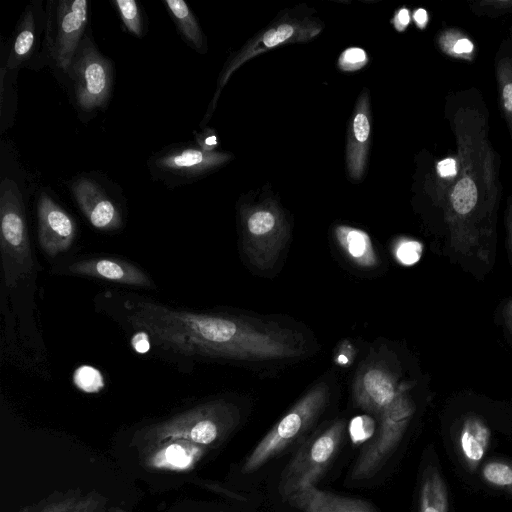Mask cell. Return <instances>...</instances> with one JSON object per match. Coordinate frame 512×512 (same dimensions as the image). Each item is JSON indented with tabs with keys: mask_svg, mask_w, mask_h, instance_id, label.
I'll use <instances>...</instances> for the list:
<instances>
[{
	"mask_svg": "<svg viewBox=\"0 0 512 512\" xmlns=\"http://www.w3.org/2000/svg\"><path fill=\"white\" fill-rule=\"evenodd\" d=\"M40 12V8L31 4L20 17L7 58L9 69L24 66L32 58L41 33Z\"/></svg>",
	"mask_w": 512,
	"mask_h": 512,
	"instance_id": "ac0fdd59",
	"label": "cell"
},
{
	"mask_svg": "<svg viewBox=\"0 0 512 512\" xmlns=\"http://www.w3.org/2000/svg\"><path fill=\"white\" fill-rule=\"evenodd\" d=\"M509 238H510V244L512 246V224L510 226V236H509Z\"/></svg>",
	"mask_w": 512,
	"mask_h": 512,
	"instance_id": "d590c367",
	"label": "cell"
},
{
	"mask_svg": "<svg viewBox=\"0 0 512 512\" xmlns=\"http://www.w3.org/2000/svg\"><path fill=\"white\" fill-rule=\"evenodd\" d=\"M504 318H505L507 327L509 328V330L512 333V301H510L504 309Z\"/></svg>",
	"mask_w": 512,
	"mask_h": 512,
	"instance_id": "e575fe53",
	"label": "cell"
},
{
	"mask_svg": "<svg viewBox=\"0 0 512 512\" xmlns=\"http://www.w3.org/2000/svg\"><path fill=\"white\" fill-rule=\"evenodd\" d=\"M1 258L7 287L30 274L33 255L27 232L22 195L16 183L8 178L0 185Z\"/></svg>",
	"mask_w": 512,
	"mask_h": 512,
	"instance_id": "277c9868",
	"label": "cell"
},
{
	"mask_svg": "<svg viewBox=\"0 0 512 512\" xmlns=\"http://www.w3.org/2000/svg\"><path fill=\"white\" fill-rule=\"evenodd\" d=\"M165 4L184 39L198 52H204L201 28L187 3L183 0H165Z\"/></svg>",
	"mask_w": 512,
	"mask_h": 512,
	"instance_id": "603a6c76",
	"label": "cell"
},
{
	"mask_svg": "<svg viewBox=\"0 0 512 512\" xmlns=\"http://www.w3.org/2000/svg\"><path fill=\"white\" fill-rule=\"evenodd\" d=\"M502 95L505 108L512 112V83L504 86Z\"/></svg>",
	"mask_w": 512,
	"mask_h": 512,
	"instance_id": "1f68e13d",
	"label": "cell"
},
{
	"mask_svg": "<svg viewBox=\"0 0 512 512\" xmlns=\"http://www.w3.org/2000/svg\"><path fill=\"white\" fill-rule=\"evenodd\" d=\"M73 196L90 224L102 231L120 228L121 214L115 204L93 181L82 178L72 185Z\"/></svg>",
	"mask_w": 512,
	"mask_h": 512,
	"instance_id": "5bb4252c",
	"label": "cell"
},
{
	"mask_svg": "<svg viewBox=\"0 0 512 512\" xmlns=\"http://www.w3.org/2000/svg\"><path fill=\"white\" fill-rule=\"evenodd\" d=\"M335 239L346 258L355 266L361 269H373L379 265L378 254L370 236L365 231L340 225L335 228Z\"/></svg>",
	"mask_w": 512,
	"mask_h": 512,
	"instance_id": "ffe728a7",
	"label": "cell"
},
{
	"mask_svg": "<svg viewBox=\"0 0 512 512\" xmlns=\"http://www.w3.org/2000/svg\"><path fill=\"white\" fill-rule=\"evenodd\" d=\"M114 3L126 29L133 35L140 37L143 33V22L137 2L134 0H116Z\"/></svg>",
	"mask_w": 512,
	"mask_h": 512,
	"instance_id": "484cf974",
	"label": "cell"
},
{
	"mask_svg": "<svg viewBox=\"0 0 512 512\" xmlns=\"http://www.w3.org/2000/svg\"><path fill=\"white\" fill-rule=\"evenodd\" d=\"M321 28L310 22H284L266 30L251 40L228 63L218 82V91L225 85L230 75L248 59L272 47L294 41H307L319 33Z\"/></svg>",
	"mask_w": 512,
	"mask_h": 512,
	"instance_id": "7c38bea8",
	"label": "cell"
},
{
	"mask_svg": "<svg viewBox=\"0 0 512 512\" xmlns=\"http://www.w3.org/2000/svg\"><path fill=\"white\" fill-rule=\"evenodd\" d=\"M370 109L366 90L360 95L348 129L347 167L354 179H360L366 167L370 144Z\"/></svg>",
	"mask_w": 512,
	"mask_h": 512,
	"instance_id": "2e32d148",
	"label": "cell"
},
{
	"mask_svg": "<svg viewBox=\"0 0 512 512\" xmlns=\"http://www.w3.org/2000/svg\"><path fill=\"white\" fill-rule=\"evenodd\" d=\"M345 428L344 420L334 421L299 446L280 477L279 491L284 499L316 484L338 454Z\"/></svg>",
	"mask_w": 512,
	"mask_h": 512,
	"instance_id": "5b68a950",
	"label": "cell"
},
{
	"mask_svg": "<svg viewBox=\"0 0 512 512\" xmlns=\"http://www.w3.org/2000/svg\"><path fill=\"white\" fill-rule=\"evenodd\" d=\"M287 500L301 512H379L369 502L323 491L315 485L293 493Z\"/></svg>",
	"mask_w": 512,
	"mask_h": 512,
	"instance_id": "e0dca14e",
	"label": "cell"
},
{
	"mask_svg": "<svg viewBox=\"0 0 512 512\" xmlns=\"http://www.w3.org/2000/svg\"><path fill=\"white\" fill-rule=\"evenodd\" d=\"M329 397V386L325 382L309 389L249 453L243 462L242 472H255L300 440L325 410Z\"/></svg>",
	"mask_w": 512,
	"mask_h": 512,
	"instance_id": "3957f363",
	"label": "cell"
},
{
	"mask_svg": "<svg viewBox=\"0 0 512 512\" xmlns=\"http://www.w3.org/2000/svg\"><path fill=\"white\" fill-rule=\"evenodd\" d=\"M37 218L38 241L49 257H55L70 248L76 237L75 222L46 194H42L38 200Z\"/></svg>",
	"mask_w": 512,
	"mask_h": 512,
	"instance_id": "8fae6325",
	"label": "cell"
},
{
	"mask_svg": "<svg viewBox=\"0 0 512 512\" xmlns=\"http://www.w3.org/2000/svg\"><path fill=\"white\" fill-rule=\"evenodd\" d=\"M473 50V44L468 39H459L454 45L456 53H469Z\"/></svg>",
	"mask_w": 512,
	"mask_h": 512,
	"instance_id": "4dcf8cb0",
	"label": "cell"
},
{
	"mask_svg": "<svg viewBox=\"0 0 512 512\" xmlns=\"http://www.w3.org/2000/svg\"><path fill=\"white\" fill-rule=\"evenodd\" d=\"M366 52L358 47L346 49L339 57L338 65L343 71H356L366 65Z\"/></svg>",
	"mask_w": 512,
	"mask_h": 512,
	"instance_id": "83f0119b",
	"label": "cell"
},
{
	"mask_svg": "<svg viewBox=\"0 0 512 512\" xmlns=\"http://www.w3.org/2000/svg\"><path fill=\"white\" fill-rule=\"evenodd\" d=\"M117 512H124V511H117Z\"/></svg>",
	"mask_w": 512,
	"mask_h": 512,
	"instance_id": "8d00e7d4",
	"label": "cell"
},
{
	"mask_svg": "<svg viewBox=\"0 0 512 512\" xmlns=\"http://www.w3.org/2000/svg\"><path fill=\"white\" fill-rule=\"evenodd\" d=\"M227 153L202 148L183 147L164 152L154 160L161 176L188 180L200 176L228 161Z\"/></svg>",
	"mask_w": 512,
	"mask_h": 512,
	"instance_id": "4fadbf2b",
	"label": "cell"
},
{
	"mask_svg": "<svg viewBox=\"0 0 512 512\" xmlns=\"http://www.w3.org/2000/svg\"><path fill=\"white\" fill-rule=\"evenodd\" d=\"M459 451L467 467L473 471L483 459L490 442V430L477 416L465 419L459 434Z\"/></svg>",
	"mask_w": 512,
	"mask_h": 512,
	"instance_id": "44dd1931",
	"label": "cell"
},
{
	"mask_svg": "<svg viewBox=\"0 0 512 512\" xmlns=\"http://www.w3.org/2000/svg\"><path fill=\"white\" fill-rule=\"evenodd\" d=\"M69 74L81 108L90 110L106 102L113 84V69L111 62L99 53L90 38L82 39Z\"/></svg>",
	"mask_w": 512,
	"mask_h": 512,
	"instance_id": "9c48e42d",
	"label": "cell"
},
{
	"mask_svg": "<svg viewBox=\"0 0 512 512\" xmlns=\"http://www.w3.org/2000/svg\"><path fill=\"white\" fill-rule=\"evenodd\" d=\"M67 270L78 276L106 280L116 284L142 288L153 287V281L137 266L116 258H91L69 265Z\"/></svg>",
	"mask_w": 512,
	"mask_h": 512,
	"instance_id": "9a60e30c",
	"label": "cell"
},
{
	"mask_svg": "<svg viewBox=\"0 0 512 512\" xmlns=\"http://www.w3.org/2000/svg\"><path fill=\"white\" fill-rule=\"evenodd\" d=\"M106 498L96 491L80 490L55 493L21 512H105Z\"/></svg>",
	"mask_w": 512,
	"mask_h": 512,
	"instance_id": "d6986e66",
	"label": "cell"
},
{
	"mask_svg": "<svg viewBox=\"0 0 512 512\" xmlns=\"http://www.w3.org/2000/svg\"><path fill=\"white\" fill-rule=\"evenodd\" d=\"M423 246L414 240H403L395 247V258L403 265H413L422 256Z\"/></svg>",
	"mask_w": 512,
	"mask_h": 512,
	"instance_id": "4316f807",
	"label": "cell"
},
{
	"mask_svg": "<svg viewBox=\"0 0 512 512\" xmlns=\"http://www.w3.org/2000/svg\"><path fill=\"white\" fill-rule=\"evenodd\" d=\"M399 390L396 374L386 359L373 356L362 363L355 375L352 399L361 410L379 416Z\"/></svg>",
	"mask_w": 512,
	"mask_h": 512,
	"instance_id": "30bf717a",
	"label": "cell"
},
{
	"mask_svg": "<svg viewBox=\"0 0 512 512\" xmlns=\"http://www.w3.org/2000/svg\"><path fill=\"white\" fill-rule=\"evenodd\" d=\"M410 22V13L408 9H400L394 17V26L398 31H403Z\"/></svg>",
	"mask_w": 512,
	"mask_h": 512,
	"instance_id": "f546056e",
	"label": "cell"
},
{
	"mask_svg": "<svg viewBox=\"0 0 512 512\" xmlns=\"http://www.w3.org/2000/svg\"><path fill=\"white\" fill-rule=\"evenodd\" d=\"M88 19L86 0L50 1L45 45L49 58L57 68L69 73L82 41Z\"/></svg>",
	"mask_w": 512,
	"mask_h": 512,
	"instance_id": "ba28073f",
	"label": "cell"
},
{
	"mask_svg": "<svg viewBox=\"0 0 512 512\" xmlns=\"http://www.w3.org/2000/svg\"><path fill=\"white\" fill-rule=\"evenodd\" d=\"M414 411L413 401L400 388L396 398L379 415L375 435L361 448L351 470L352 480H367L384 466L400 443Z\"/></svg>",
	"mask_w": 512,
	"mask_h": 512,
	"instance_id": "8992f818",
	"label": "cell"
},
{
	"mask_svg": "<svg viewBox=\"0 0 512 512\" xmlns=\"http://www.w3.org/2000/svg\"><path fill=\"white\" fill-rule=\"evenodd\" d=\"M482 476L489 484L512 490V464L491 461L484 465Z\"/></svg>",
	"mask_w": 512,
	"mask_h": 512,
	"instance_id": "d4e9b609",
	"label": "cell"
},
{
	"mask_svg": "<svg viewBox=\"0 0 512 512\" xmlns=\"http://www.w3.org/2000/svg\"><path fill=\"white\" fill-rule=\"evenodd\" d=\"M437 172L441 177H451L457 173L456 162L452 158H446L437 164Z\"/></svg>",
	"mask_w": 512,
	"mask_h": 512,
	"instance_id": "f1b7e54d",
	"label": "cell"
},
{
	"mask_svg": "<svg viewBox=\"0 0 512 512\" xmlns=\"http://www.w3.org/2000/svg\"><path fill=\"white\" fill-rule=\"evenodd\" d=\"M448 500L445 484L437 469L429 467L421 483L419 512H447Z\"/></svg>",
	"mask_w": 512,
	"mask_h": 512,
	"instance_id": "7402d4cb",
	"label": "cell"
},
{
	"mask_svg": "<svg viewBox=\"0 0 512 512\" xmlns=\"http://www.w3.org/2000/svg\"><path fill=\"white\" fill-rule=\"evenodd\" d=\"M413 17L419 27L423 28L426 25L428 16H427V12L425 9L419 8L418 10H416L414 12Z\"/></svg>",
	"mask_w": 512,
	"mask_h": 512,
	"instance_id": "d6a6232c",
	"label": "cell"
},
{
	"mask_svg": "<svg viewBox=\"0 0 512 512\" xmlns=\"http://www.w3.org/2000/svg\"><path fill=\"white\" fill-rule=\"evenodd\" d=\"M201 148L211 151L217 145V137L214 134L206 135L203 141L200 142Z\"/></svg>",
	"mask_w": 512,
	"mask_h": 512,
	"instance_id": "836d02e7",
	"label": "cell"
},
{
	"mask_svg": "<svg viewBox=\"0 0 512 512\" xmlns=\"http://www.w3.org/2000/svg\"><path fill=\"white\" fill-rule=\"evenodd\" d=\"M478 191L476 184L469 177L460 179L451 193V204L456 213L466 215L476 206Z\"/></svg>",
	"mask_w": 512,
	"mask_h": 512,
	"instance_id": "cb8c5ba5",
	"label": "cell"
},
{
	"mask_svg": "<svg viewBox=\"0 0 512 512\" xmlns=\"http://www.w3.org/2000/svg\"><path fill=\"white\" fill-rule=\"evenodd\" d=\"M243 252L258 270L271 269L278 260L288 238V226L282 211L265 202L241 212Z\"/></svg>",
	"mask_w": 512,
	"mask_h": 512,
	"instance_id": "52a82bcc",
	"label": "cell"
},
{
	"mask_svg": "<svg viewBox=\"0 0 512 512\" xmlns=\"http://www.w3.org/2000/svg\"><path fill=\"white\" fill-rule=\"evenodd\" d=\"M240 414L235 405L214 400L150 425L138 434L139 444L152 448L170 441H185L201 447L224 441L237 427Z\"/></svg>",
	"mask_w": 512,
	"mask_h": 512,
	"instance_id": "7a4b0ae2",
	"label": "cell"
},
{
	"mask_svg": "<svg viewBox=\"0 0 512 512\" xmlns=\"http://www.w3.org/2000/svg\"><path fill=\"white\" fill-rule=\"evenodd\" d=\"M127 319L155 345L182 356L265 362L307 351L297 331L233 315L173 309L147 300L128 302Z\"/></svg>",
	"mask_w": 512,
	"mask_h": 512,
	"instance_id": "6da1fadb",
	"label": "cell"
}]
</instances>
